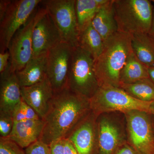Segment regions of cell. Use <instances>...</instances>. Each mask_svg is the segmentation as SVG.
Returning <instances> with one entry per match:
<instances>
[{"label": "cell", "instance_id": "25", "mask_svg": "<svg viewBox=\"0 0 154 154\" xmlns=\"http://www.w3.org/2000/svg\"><path fill=\"white\" fill-rule=\"evenodd\" d=\"M14 124L12 114L0 112V135L1 137H8L11 134Z\"/></svg>", "mask_w": 154, "mask_h": 154}, {"label": "cell", "instance_id": "5", "mask_svg": "<svg viewBox=\"0 0 154 154\" xmlns=\"http://www.w3.org/2000/svg\"><path fill=\"white\" fill-rule=\"evenodd\" d=\"M99 87L94 58L79 46L74 48L67 88L75 94L90 99Z\"/></svg>", "mask_w": 154, "mask_h": 154}, {"label": "cell", "instance_id": "22", "mask_svg": "<svg viewBox=\"0 0 154 154\" xmlns=\"http://www.w3.org/2000/svg\"><path fill=\"white\" fill-rule=\"evenodd\" d=\"M108 0H75V8L79 30L91 24L102 6Z\"/></svg>", "mask_w": 154, "mask_h": 154}, {"label": "cell", "instance_id": "8", "mask_svg": "<svg viewBox=\"0 0 154 154\" xmlns=\"http://www.w3.org/2000/svg\"><path fill=\"white\" fill-rule=\"evenodd\" d=\"M42 1H11L5 14L0 20V53L8 50L11 39L15 33L25 25Z\"/></svg>", "mask_w": 154, "mask_h": 154}, {"label": "cell", "instance_id": "19", "mask_svg": "<svg viewBox=\"0 0 154 154\" xmlns=\"http://www.w3.org/2000/svg\"><path fill=\"white\" fill-rule=\"evenodd\" d=\"M133 52L141 62L148 68L154 67V41L148 33L131 36Z\"/></svg>", "mask_w": 154, "mask_h": 154}, {"label": "cell", "instance_id": "15", "mask_svg": "<svg viewBox=\"0 0 154 154\" xmlns=\"http://www.w3.org/2000/svg\"><path fill=\"white\" fill-rule=\"evenodd\" d=\"M45 122L41 119L14 122V127L8 138L22 149L28 147L39 140L44 129Z\"/></svg>", "mask_w": 154, "mask_h": 154}, {"label": "cell", "instance_id": "18", "mask_svg": "<svg viewBox=\"0 0 154 154\" xmlns=\"http://www.w3.org/2000/svg\"><path fill=\"white\" fill-rule=\"evenodd\" d=\"M98 144L100 154H113L120 142V135L117 127L105 118L99 122Z\"/></svg>", "mask_w": 154, "mask_h": 154}, {"label": "cell", "instance_id": "17", "mask_svg": "<svg viewBox=\"0 0 154 154\" xmlns=\"http://www.w3.org/2000/svg\"><path fill=\"white\" fill-rule=\"evenodd\" d=\"M113 2L114 0H108L91 22L92 26L102 36L104 42L118 31Z\"/></svg>", "mask_w": 154, "mask_h": 154}, {"label": "cell", "instance_id": "1", "mask_svg": "<svg viewBox=\"0 0 154 154\" xmlns=\"http://www.w3.org/2000/svg\"><path fill=\"white\" fill-rule=\"evenodd\" d=\"M90 111L89 99L68 88L54 94L43 119L44 129L39 140L49 145L54 141L66 138Z\"/></svg>", "mask_w": 154, "mask_h": 154}, {"label": "cell", "instance_id": "26", "mask_svg": "<svg viewBox=\"0 0 154 154\" xmlns=\"http://www.w3.org/2000/svg\"><path fill=\"white\" fill-rule=\"evenodd\" d=\"M22 149L8 138L0 137V154H25Z\"/></svg>", "mask_w": 154, "mask_h": 154}, {"label": "cell", "instance_id": "23", "mask_svg": "<svg viewBox=\"0 0 154 154\" xmlns=\"http://www.w3.org/2000/svg\"><path fill=\"white\" fill-rule=\"evenodd\" d=\"M120 88L131 96L147 102H154V84L149 78L130 84H121Z\"/></svg>", "mask_w": 154, "mask_h": 154}, {"label": "cell", "instance_id": "24", "mask_svg": "<svg viewBox=\"0 0 154 154\" xmlns=\"http://www.w3.org/2000/svg\"><path fill=\"white\" fill-rule=\"evenodd\" d=\"M12 115L14 122L40 119L33 108L24 102L22 99L21 102L15 107Z\"/></svg>", "mask_w": 154, "mask_h": 154}, {"label": "cell", "instance_id": "13", "mask_svg": "<svg viewBox=\"0 0 154 154\" xmlns=\"http://www.w3.org/2000/svg\"><path fill=\"white\" fill-rule=\"evenodd\" d=\"M96 116L92 112L89 113L66 138L73 144L79 154H95L96 144Z\"/></svg>", "mask_w": 154, "mask_h": 154}, {"label": "cell", "instance_id": "7", "mask_svg": "<svg viewBox=\"0 0 154 154\" xmlns=\"http://www.w3.org/2000/svg\"><path fill=\"white\" fill-rule=\"evenodd\" d=\"M42 3L60 33L63 42L73 47L78 46L80 31L75 0H47Z\"/></svg>", "mask_w": 154, "mask_h": 154}, {"label": "cell", "instance_id": "11", "mask_svg": "<svg viewBox=\"0 0 154 154\" xmlns=\"http://www.w3.org/2000/svg\"><path fill=\"white\" fill-rule=\"evenodd\" d=\"M32 41L33 57L47 52L63 42L60 33L47 10L34 27Z\"/></svg>", "mask_w": 154, "mask_h": 154}, {"label": "cell", "instance_id": "21", "mask_svg": "<svg viewBox=\"0 0 154 154\" xmlns=\"http://www.w3.org/2000/svg\"><path fill=\"white\" fill-rule=\"evenodd\" d=\"M147 78H149L148 67L131 51L120 72V85L132 84Z\"/></svg>", "mask_w": 154, "mask_h": 154}, {"label": "cell", "instance_id": "14", "mask_svg": "<svg viewBox=\"0 0 154 154\" xmlns=\"http://www.w3.org/2000/svg\"><path fill=\"white\" fill-rule=\"evenodd\" d=\"M22 100L21 87L15 72L9 67L1 75L0 112L12 114L15 107Z\"/></svg>", "mask_w": 154, "mask_h": 154}, {"label": "cell", "instance_id": "6", "mask_svg": "<svg viewBox=\"0 0 154 154\" xmlns=\"http://www.w3.org/2000/svg\"><path fill=\"white\" fill-rule=\"evenodd\" d=\"M46 11L45 8L34 11L28 21L16 32L11 39L8 49L10 54L9 69L11 72L21 70L33 57V29Z\"/></svg>", "mask_w": 154, "mask_h": 154}, {"label": "cell", "instance_id": "34", "mask_svg": "<svg viewBox=\"0 0 154 154\" xmlns=\"http://www.w3.org/2000/svg\"><path fill=\"white\" fill-rule=\"evenodd\" d=\"M149 78L154 84V67L148 68Z\"/></svg>", "mask_w": 154, "mask_h": 154}, {"label": "cell", "instance_id": "35", "mask_svg": "<svg viewBox=\"0 0 154 154\" xmlns=\"http://www.w3.org/2000/svg\"><path fill=\"white\" fill-rule=\"evenodd\" d=\"M152 2L154 4V0H153V1H152Z\"/></svg>", "mask_w": 154, "mask_h": 154}, {"label": "cell", "instance_id": "28", "mask_svg": "<svg viewBox=\"0 0 154 154\" xmlns=\"http://www.w3.org/2000/svg\"><path fill=\"white\" fill-rule=\"evenodd\" d=\"M49 146L51 154H65L64 138L52 142Z\"/></svg>", "mask_w": 154, "mask_h": 154}, {"label": "cell", "instance_id": "9", "mask_svg": "<svg viewBox=\"0 0 154 154\" xmlns=\"http://www.w3.org/2000/svg\"><path fill=\"white\" fill-rule=\"evenodd\" d=\"M74 48L71 45L62 42L47 52V77L54 94L67 88Z\"/></svg>", "mask_w": 154, "mask_h": 154}, {"label": "cell", "instance_id": "31", "mask_svg": "<svg viewBox=\"0 0 154 154\" xmlns=\"http://www.w3.org/2000/svg\"><path fill=\"white\" fill-rule=\"evenodd\" d=\"M11 1L10 0H1L0 1V20L2 19L5 14Z\"/></svg>", "mask_w": 154, "mask_h": 154}, {"label": "cell", "instance_id": "20", "mask_svg": "<svg viewBox=\"0 0 154 154\" xmlns=\"http://www.w3.org/2000/svg\"><path fill=\"white\" fill-rule=\"evenodd\" d=\"M78 43L79 47L91 54L94 61L99 57L104 47L103 38L91 23L80 30Z\"/></svg>", "mask_w": 154, "mask_h": 154}, {"label": "cell", "instance_id": "29", "mask_svg": "<svg viewBox=\"0 0 154 154\" xmlns=\"http://www.w3.org/2000/svg\"><path fill=\"white\" fill-rule=\"evenodd\" d=\"M10 54L8 50L0 53V75L6 71L10 65Z\"/></svg>", "mask_w": 154, "mask_h": 154}, {"label": "cell", "instance_id": "30", "mask_svg": "<svg viewBox=\"0 0 154 154\" xmlns=\"http://www.w3.org/2000/svg\"><path fill=\"white\" fill-rule=\"evenodd\" d=\"M65 154H79L73 144L68 138H64Z\"/></svg>", "mask_w": 154, "mask_h": 154}, {"label": "cell", "instance_id": "27", "mask_svg": "<svg viewBox=\"0 0 154 154\" xmlns=\"http://www.w3.org/2000/svg\"><path fill=\"white\" fill-rule=\"evenodd\" d=\"M25 154H51L49 145L37 140L25 149Z\"/></svg>", "mask_w": 154, "mask_h": 154}, {"label": "cell", "instance_id": "3", "mask_svg": "<svg viewBox=\"0 0 154 154\" xmlns=\"http://www.w3.org/2000/svg\"><path fill=\"white\" fill-rule=\"evenodd\" d=\"M89 101L91 111L96 116L115 111L124 113L140 111L154 113V102L141 101L131 96L121 88L110 85L100 86Z\"/></svg>", "mask_w": 154, "mask_h": 154}, {"label": "cell", "instance_id": "4", "mask_svg": "<svg viewBox=\"0 0 154 154\" xmlns=\"http://www.w3.org/2000/svg\"><path fill=\"white\" fill-rule=\"evenodd\" d=\"M118 31L130 35L148 33L151 26L154 5L149 0H114Z\"/></svg>", "mask_w": 154, "mask_h": 154}, {"label": "cell", "instance_id": "33", "mask_svg": "<svg viewBox=\"0 0 154 154\" xmlns=\"http://www.w3.org/2000/svg\"><path fill=\"white\" fill-rule=\"evenodd\" d=\"M148 34L149 36L150 37V38L154 41V5L153 14L151 26L150 29L149 30Z\"/></svg>", "mask_w": 154, "mask_h": 154}, {"label": "cell", "instance_id": "32", "mask_svg": "<svg viewBox=\"0 0 154 154\" xmlns=\"http://www.w3.org/2000/svg\"><path fill=\"white\" fill-rule=\"evenodd\" d=\"M116 154H136L132 148L127 145L122 146L116 151Z\"/></svg>", "mask_w": 154, "mask_h": 154}, {"label": "cell", "instance_id": "10", "mask_svg": "<svg viewBox=\"0 0 154 154\" xmlns=\"http://www.w3.org/2000/svg\"><path fill=\"white\" fill-rule=\"evenodd\" d=\"M125 113L130 140L138 154H154V138L146 113L131 111Z\"/></svg>", "mask_w": 154, "mask_h": 154}, {"label": "cell", "instance_id": "16", "mask_svg": "<svg viewBox=\"0 0 154 154\" xmlns=\"http://www.w3.org/2000/svg\"><path fill=\"white\" fill-rule=\"evenodd\" d=\"M47 52L33 57L21 70L16 72L21 87H29L47 78Z\"/></svg>", "mask_w": 154, "mask_h": 154}, {"label": "cell", "instance_id": "12", "mask_svg": "<svg viewBox=\"0 0 154 154\" xmlns=\"http://www.w3.org/2000/svg\"><path fill=\"white\" fill-rule=\"evenodd\" d=\"M21 95L22 100L43 120L49 111L54 96V91L47 77L33 85L21 87Z\"/></svg>", "mask_w": 154, "mask_h": 154}, {"label": "cell", "instance_id": "2", "mask_svg": "<svg viewBox=\"0 0 154 154\" xmlns=\"http://www.w3.org/2000/svg\"><path fill=\"white\" fill-rule=\"evenodd\" d=\"M131 35L117 31L104 42L94 69L99 87L110 85L120 88V74L127 59L132 51Z\"/></svg>", "mask_w": 154, "mask_h": 154}]
</instances>
